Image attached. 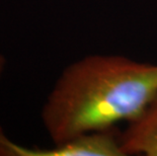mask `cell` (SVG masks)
I'll return each instance as SVG.
<instances>
[{
  "mask_svg": "<svg viewBox=\"0 0 157 156\" xmlns=\"http://www.w3.org/2000/svg\"><path fill=\"white\" fill-rule=\"evenodd\" d=\"M157 96V64L89 55L69 65L42 111L54 144L131 122Z\"/></svg>",
  "mask_w": 157,
  "mask_h": 156,
  "instance_id": "1",
  "label": "cell"
},
{
  "mask_svg": "<svg viewBox=\"0 0 157 156\" xmlns=\"http://www.w3.org/2000/svg\"><path fill=\"white\" fill-rule=\"evenodd\" d=\"M115 128L88 133L52 148H26L11 142L0 127V155L3 156H124Z\"/></svg>",
  "mask_w": 157,
  "mask_h": 156,
  "instance_id": "2",
  "label": "cell"
},
{
  "mask_svg": "<svg viewBox=\"0 0 157 156\" xmlns=\"http://www.w3.org/2000/svg\"><path fill=\"white\" fill-rule=\"evenodd\" d=\"M124 155L157 156V96L120 134Z\"/></svg>",
  "mask_w": 157,
  "mask_h": 156,
  "instance_id": "3",
  "label": "cell"
},
{
  "mask_svg": "<svg viewBox=\"0 0 157 156\" xmlns=\"http://www.w3.org/2000/svg\"><path fill=\"white\" fill-rule=\"evenodd\" d=\"M5 59L3 57V55L0 54V76L2 75L3 71H4V67H5Z\"/></svg>",
  "mask_w": 157,
  "mask_h": 156,
  "instance_id": "4",
  "label": "cell"
}]
</instances>
